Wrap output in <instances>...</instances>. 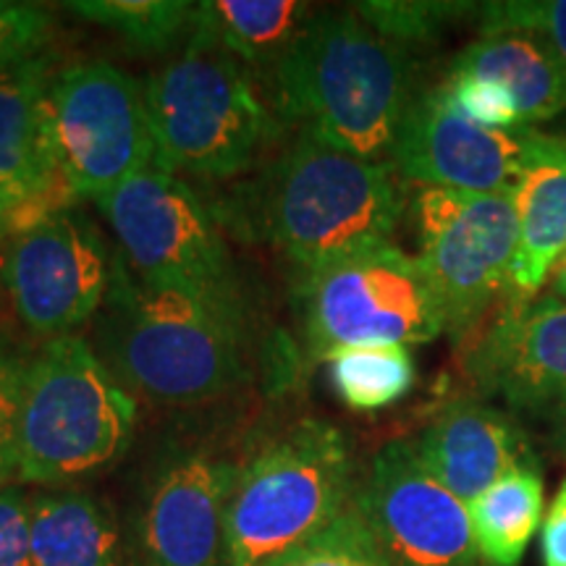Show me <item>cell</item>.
<instances>
[{
  "label": "cell",
  "mask_w": 566,
  "mask_h": 566,
  "mask_svg": "<svg viewBox=\"0 0 566 566\" xmlns=\"http://www.w3.org/2000/svg\"><path fill=\"white\" fill-rule=\"evenodd\" d=\"M548 283H551V296H556V300L566 302V252L562 254V258H558L554 271H551Z\"/></svg>",
  "instance_id": "obj_34"
},
{
  "label": "cell",
  "mask_w": 566,
  "mask_h": 566,
  "mask_svg": "<svg viewBox=\"0 0 566 566\" xmlns=\"http://www.w3.org/2000/svg\"><path fill=\"white\" fill-rule=\"evenodd\" d=\"M412 443L424 470L464 504L514 467L537 462L516 417L480 396L443 405Z\"/></svg>",
  "instance_id": "obj_17"
},
{
  "label": "cell",
  "mask_w": 566,
  "mask_h": 566,
  "mask_svg": "<svg viewBox=\"0 0 566 566\" xmlns=\"http://www.w3.org/2000/svg\"><path fill=\"white\" fill-rule=\"evenodd\" d=\"M30 546L34 566H126L116 514L76 488L30 493Z\"/></svg>",
  "instance_id": "obj_19"
},
{
  "label": "cell",
  "mask_w": 566,
  "mask_h": 566,
  "mask_svg": "<svg viewBox=\"0 0 566 566\" xmlns=\"http://www.w3.org/2000/svg\"><path fill=\"white\" fill-rule=\"evenodd\" d=\"M352 446L344 430L302 417L239 470L226 520V566H265L352 506Z\"/></svg>",
  "instance_id": "obj_6"
},
{
  "label": "cell",
  "mask_w": 566,
  "mask_h": 566,
  "mask_svg": "<svg viewBox=\"0 0 566 566\" xmlns=\"http://www.w3.org/2000/svg\"><path fill=\"white\" fill-rule=\"evenodd\" d=\"M354 11L380 38L401 48L433 42L459 24L462 19L478 17L480 3H457V0H367L354 3Z\"/></svg>",
  "instance_id": "obj_25"
},
{
  "label": "cell",
  "mask_w": 566,
  "mask_h": 566,
  "mask_svg": "<svg viewBox=\"0 0 566 566\" xmlns=\"http://www.w3.org/2000/svg\"><path fill=\"white\" fill-rule=\"evenodd\" d=\"M424 275L438 296L446 334L464 346L501 307L516 252L512 197L422 187L412 202Z\"/></svg>",
  "instance_id": "obj_9"
},
{
  "label": "cell",
  "mask_w": 566,
  "mask_h": 566,
  "mask_svg": "<svg viewBox=\"0 0 566 566\" xmlns=\"http://www.w3.org/2000/svg\"><path fill=\"white\" fill-rule=\"evenodd\" d=\"M313 13L296 0H212L197 3L195 19L260 80L273 74Z\"/></svg>",
  "instance_id": "obj_22"
},
{
  "label": "cell",
  "mask_w": 566,
  "mask_h": 566,
  "mask_svg": "<svg viewBox=\"0 0 566 566\" xmlns=\"http://www.w3.org/2000/svg\"><path fill=\"white\" fill-rule=\"evenodd\" d=\"M95 205L116 237V252L137 279L247 315L242 279L221 221L187 181L147 168Z\"/></svg>",
  "instance_id": "obj_7"
},
{
  "label": "cell",
  "mask_w": 566,
  "mask_h": 566,
  "mask_svg": "<svg viewBox=\"0 0 566 566\" xmlns=\"http://www.w3.org/2000/svg\"><path fill=\"white\" fill-rule=\"evenodd\" d=\"M451 71L504 84L530 129L566 111V71L548 42L535 34H480L457 55Z\"/></svg>",
  "instance_id": "obj_20"
},
{
  "label": "cell",
  "mask_w": 566,
  "mask_h": 566,
  "mask_svg": "<svg viewBox=\"0 0 566 566\" xmlns=\"http://www.w3.org/2000/svg\"><path fill=\"white\" fill-rule=\"evenodd\" d=\"M137 409L87 336L42 342L21 378L13 483L45 491L101 475L129 451Z\"/></svg>",
  "instance_id": "obj_4"
},
{
  "label": "cell",
  "mask_w": 566,
  "mask_h": 566,
  "mask_svg": "<svg viewBox=\"0 0 566 566\" xmlns=\"http://www.w3.org/2000/svg\"><path fill=\"white\" fill-rule=\"evenodd\" d=\"M296 302L310 352L321 359L346 346H417L446 334L420 260L396 244L300 271Z\"/></svg>",
  "instance_id": "obj_8"
},
{
  "label": "cell",
  "mask_w": 566,
  "mask_h": 566,
  "mask_svg": "<svg viewBox=\"0 0 566 566\" xmlns=\"http://www.w3.org/2000/svg\"><path fill=\"white\" fill-rule=\"evenodd\" d=\"M354 509L391 566H480L470 509L424 470L409 438L375 451Z\"/></svg>",
  "instance_id": "obj_12"
},
{
  "label": "cell",
  "mask_w": 566,
  "mask_h": 566,
  "mask_svg": "<svg viewBox=\"0 0 566 566\" xmlns=\"http://www.w3.org/2000/svg\"><path fill=\"white\" fill-rule=\"evenodd\" d=\"M265 566H391V562L352 501V506L328 527Z\"/></svg>",
  "instance_id": "obj_26"
},
{
  "label": "cell",
  "mask_w": 566,
  "mask_h": 566,
  "mask_svg": "<svg viewBox=\"0 0 566 566\" xmlns=\"http://www.w3.org/2000/svg\"><path fill=\"white\" fill-rule=\"evenodd\" d=\"M548 449L566 462V412L556 415L554 420L548 422Z\"/></svg>",
  "instance_id": "obj_33"
},
{
  "label": "cell",
  "mask_w": 566,
  "mask_h": 566,
  "mask_svg": "<svg viewBox=\"0 0 566 566\" xmlns=\"http://www.w3.org/2000/svg\"><path fill=\"white\" fill-rule=\"evenodd\" d=\"M556 137L535 129H488L459 116L443 84L417 92L409 103L391 166L422 187L512 197L522 176Z\"/></svg>",
  "instance_id": "obj_13"
},
{
  "label": "cell",
  "mask_w": 566,
  "mask_h": 566,
  "mask_svg": "<svg viewBox=\"0 0 566 566\" xmlns=\"http://www.w3.org/2000/svg\"><path fill=\"white\" fill-rule=\"evenodd\" d=\"M27 357L19 354L0 334V480H13V436H17V415L21 378H24Z\"/></svg>",
  "instance_id": "obj_30"
},
{
  "label": "cell",
  "mask_w": 566,
  "mask_h": 566,
  "mask_svg": "<svg viewBox=\"0 0 566 566\" xmlns=\"http://www.w3.org/2000/svg\"><path fill=\"white\" fill-rule=\"evenodd\" d=\"M541 562L543 566H566V480L551 501L541 527Z\"/></svg>",
  "instance_id": "obj_32"
},
{
  "label": "cell",
  "mask_w": 566,
  "mask_h": 566,
  "mask_svg": "<svg viewBox=\"0 0 566 566\" xmlns=\"http://www.w3.org/2000/svg\"><path fill=\"white\" fill-rule=\"evenodd\" d=\"M233 205L226 223L275 247L300 271L391 244L405 216L391 163L363 160L304 132Z\"/></svg>",
  "instance_id": "obj_3"
},
{
  "label": "cell",
  "mask_w": 566,
  "mask_h": 566,
  "mask_svg": "<svg viewBox=\"0 0 566 566\" xmlns=\"http://www.w3.org/2000/svg\"><path fill=\"white\" fill-rule=\"evenodd\" d=\"M158 168L200 179L250 174L281 137L258 76L195 19L192 32L145 82Z\"/></svg>",
  "instance_id": "obj_5"
},
{
  "label": "cell",
  "mask_w": 566,
  "mask_h": 566,
  "mask_svg": "<svg viewBox=\"0 0 566 566\" xmlns=\"http://www.w3.org/2000/svg\"><path fill=\"white\" fill-rule=\"evenodd\" d=\"M338 399L354 412H380L415 388L417 365L409 346H346L325 357Z\"/></svg>",
  "instance_id": "obj_23"
},
{
  "label": "cell",
  "mask_w": 566,
  "mask_h": 566,
  "mask_svg": "<svg viewBox=\"0 0 566 566\" xmlns=\"http://www.w3.org/2000/svg\"><path fill=\"white\" fill-rule=\"evenodd\" d=\"M6 231H9V210H6L3 200H0V242H3Z\"/></svg>",
  "instance_id": "obj_35"
},
{
  "label": "cell",
  "mask_w": 566,
  "mask_h": 566,
  "mask_svg": "<svg viewBox=\"0 0 566 566\" xmlns=\"http://www.w3.org/2000/svg\"><path fill=\"white\" fill-rule=\"evenodd\" d=\"M48 55L0 71V200L9 229L74 200L53 137Z\"/></svg>",
  "instance_id": "obj_16"
},
{
  "label": "cell",
  "mask_w": 566,
  "mask_h": 566,
  "mask_svg": "<svg viewBox=\"0 0 566 566\" xmlns=\"http://www.w3.org/2000/svg\"><path fill=\"white\" fill-rule=\"evenodd\" d=\"M516 252L504 304L533 302L566 252V139H554L512 195Z\"/></svg>",
  "instance_id": "obj_18"
},
{
  "label": "cell",
  "mask_w": 566,
  "mask_h": 566,
  "mask_svg": "<svg viewBox=\"0 0 566 566\" xmlns=\"http://www.w3.org/2000/svg\"><path fill=\"white\" fill-rule=\"evenodd\" d=\"M480 34L525 32L548 42L566 71V0H501L480 3Z\"/></svg>",
  "instance_id": "obj_27"
},
{
  "label": "cell",
  "mask_w": 566,
  "mask_h": 566,
  "mask_svg": "<svg viewBox=\"0 0 566 566\" xmlns=\"http://www.w3.org/2000/svg\"><path fill=\"white\" fill-rule=\"evenodd\" d=\"M71 13L105 27L139 53H166L189 38L197 3L187 0H76Z\"/></svg>",
  "instance_id": "obj_24"
},
{
  "label": "cell",
  "mask_w": 566,
  "mask_h": 566,
  "mask_svg": "<svg viewBox=\"0 0 566 566\" xmlns=\"http://www.w3.org/2000/svg\"><path fill=\"white\" fill-rule=\"evenodd\" d=\"M247 325V315L137 279L116 252L90 344L134 399L184 409L223 399L244 384Z\"/></svg>",
  "instance_id": "obj_1"
},
{
  "label": "cell",
  "mask_w": 566,
  "mask_h": 566,
  "mask_svg": "<svg viewBox=\"0 0 566 566\" xmlns=\"http://www.w3.org/2000/svg\"><path fill=\"white\" fill-rule=\"evenodd\" d=\"M239 470L208 449H179L163 459L137 514L142 564L226 566V520Z\"/></svg>",
  "instance_id": "obj_15"
},
{
  "label": "cell",
  "mask_w": 566,
  "mask_h": 566,
  "mask_svg": "<svg viewBox=\"0 0 566 566\" xmlns=\"http://www.w3.org/2000/svg\"><path fill=\"white\" fill-rule=\"evenodd\" d=\"M0 566H34L30 546V493L0 488Z\"/></svg>",
  "instance_id": "obj_31"
},
{
  "label": "cell",
  "mask_w": 566,
  "mask_h": 566,
  "mask_svg": "<svg viewBox=\"0 0 566 566\" xmlns=\"http://www.w3.org/2000/svg\"><path fill=\"white\" fill-rule=\"evenodd\" d=\"M462 370L483 399L551 422L566 412V302L501 304L462 346Z\"/></svg>",
  "instance_id": "obj_14"
},
{
  "label": "cell",
  "mask_w": 566,
  "mask_h": 566,
  "mask_svg": "<svg viewBox=\"0 0 566 566\" xmlns=\"http://www.w3.org/2000/svg\"><path fill=\"white\" fill-rule=\"evenodd\" d=\"M0 279L17 317L32 336H71L95 321L108 296L116 250L103 231L63 205L6 231Z\"/></svg>",
  "instance_id": "obj_11"
},
{
  "label": "cell",
  "mask_w": 566,
  "mask_h": 566,
  "mask_svg": "<svg viewBox=\"0 0 566 566\" xmlns=\"http://www.w3.org/2000/svg\"><path fill=\"white\" fill-rule=\"evenodd\" d=\"M53 38V17L42 6L0 0V71H9L38 55Z\"/></svg>",
  "instance_id": "obj_29"
},
{
  "label": "cell",
  "mask_w": 566,
  "mask_h": 566,
  "mask_svg": "<svg viewBox=\"0 0 566 566\" xmlns=\"http://www.w3.org/2000/svg\"><path fill=\"white\" fill-rule=\"evenodd\" d=\"M441 84L459 116L488 129H525L520 105L504 84L475 74H454V71H449Z\"/></svg>",
  "instance_id": "obj_28"
},
{
  "label": "cell",
  "mask_w": 566,
  "mask_h": 566,
  "mask_svg": "<svg viewBox=\"0 0 566 566\" xmlns=\"http://www.w3.org/2000/svg\"><path fill=\"white\" fill-rule=\"evenodd\" d=\"M268 87L283 126L373 163L391 158L417 95L407 48L380 38L354 9L315 11Z\"/></svg>",
  "instance_id": "obj_2"
},
{
  "label": "cell",
  "mask_w": 566,
  "mask_h": 566,
  "mask_svg": "<svg viewBox=\"0 0 566 566\" xmlns=\"http://www.w3.org/2000/svg\"><path fill=\"white\" fill-rule=\"evenodd\" d=\"M6 485H11V483H3V480H0V488H6Z\"/></svg>",
  "instance_id": "obj_36"
},
{
  "label": "cell",
  "mask_w": 566,
  "mask_h": 566,
  "mask_svg": "<svg viewBox=\"0 0 566 566\" xmlns=\"http://www.w3.org/2000/svg\"><path fill=\"white\" fill-rule=\"evenodd\" d=\"M543 504L546 485L537 462L514 467L470 501L467 509L480 564L520 566L530 541L543 527Z\"/></svg>",
  "instance_id": "obj_21"
},
{
  "label": "cell",
  "mask_w": 566,
  "mask_h": 566,
  "mask_svg": "<svg viewBox=\"0 0 566 566\" xmlns=\"http://www.w3.org/2000/svg\"><path fill=\"white\" fill-rule=\"evenodd\" d=\"M51 113L61 174L74 197L95 202L158 168L147 90L116 63L82 61L55 71Z\"/></svg>",
  "instance_id": "obj_10"
}]
</instances>
